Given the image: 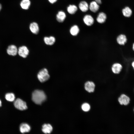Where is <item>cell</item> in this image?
<instances>
[{
	"label": "cell",
	"instance_id": "cell-1",
	"mask_svg": "<svg viewBox=\"0 0 134 134\" xmlns=\"http://www.w3.org/2000/svg\"><path fill=\"white\" fill-rule=\"evenodd\" d=\"M46 99V97L44 92L42 91L36 90L32 94V99L35 104L40 105Z\"/></svg>",
	"mask_w": 134,
	"mask_h": 134
},
{
	"label": "cell",
	"instance_id": "cell-2",
	"mask_svg": "<svg viewBox=\"0 0 134 134\" xmlns=\"http://www.w3.org/2000/svg\"><path fill=\"white\" fill-rule=\"evenodd\" d=\"M37 77L40 82L43 83L49 79L50 75L48 69L46 68H44L39 71L37 73Z\"/></svg>",
	"mask_w": 134,
	"mask_h": 134
},
{
	"label": "cell",
	"instance_id": "cell-3",
	"mask_svg": "<svg viewBox=\"0 0 134 134\" xmlns=\"http://www.w3.org/2000/svg\"><path fill=\"white\" fill-rule=\"evenodd\" d=\"M14 104L16 108L20 110H25L28 108L26 103L20 98L17 99L14 101Z\"/></svg>",
	"mask_w": 134,
	"mask_h": 134
},
{
	"label": "cell",
	"instance_id": "cell-4",
	"mask_svg": "<svg viewBox=\"0 0 134 134\" xmlns=\"http://www.w3.org/2000/svg\"><path fill=\"white\" fill-rule=\"evenodd\" d=\"M84 24L87 26H90L94 24L95 20L93 16L90 14H86L84 16L83 19Z\"/></svg>",
	"mask_w": 134,
	"mask_h": 134
},
{
	"label": "cell",
	"instance_id": "cell-5",
	"mask_svg": "<svg viewBox=\"0 0 134 134\" xmlns=\"http://www.w3.org/2000/svg\"><path fill=\"white\" fill-rule=\"evenodd\" d=\"M18 53L20 56L23 58H25L28 55L29 51L26 46H23L19 48Z\"/></svg>",
	"mask_w": 134,
	"mask_h": 134
},
{
	"label": "cell",
	"instance_id": "cell-6",
	"mask_svg": "<svg viewBox=\"0 0 134 134\" xmlns=\"http://www.w3.org/2000/svg\"><path fill=\"white\" fill-rule=\"evenodd\" d=\"M107 18V16L106 14L103 12H101L98 13L96 20L98 23L102 24L105 22Z\"/></svg>",
	"mask_w": 134,
	"mask_h": 134
},
{
	"label": "cell",
	"instance_id": "cell-7",
	"mask_svg": "<svg viewBox=\"0 0 134 134\" xmlns=\"http://www.w3.org/2000/svg\"><path fill=\"white\" fill-rule=\"evenodd\" d=\"M99 5L95 0L92 1L90 2L89 4V9L93 12L96 13L99 9Z\"/></svg>",
	"mask_w": 134,
	"mask_h": 134
},
{
	"label": "cell",
	"instance_id": "cell-8",
	"mask_svg": "<svg viewBox=\"0 0 134 134\" xmlns=\"http://www.w3.org/2000/svg\"><path fill=\"white\" fill-rule=\"evenodd\" d=\"M78 7L80 10L83 12L87 11L89 9V4L85 1H81L79 3Z\"/></svg>",
	"mask_w": 134,
	"mask_h": 134
},
{
	"label": "cell",
	"instance_id": "cell-9",
	"mask_svg": "<svg viewBox=\"0 0 134 134\" xmlns=\"http://www.w3.org/2000/svg\"><path fill=\"white\" fill-rule=\"evenodd\" d=\"M84 88L89 93L93 92L94 91L95 85L92 81H87L85 84Z\"/></svg>",
	"mask_w": 134,
	"mask_h": 134
},
{
	"label": "cell",
	"instance_id": "cell-10",
	"mask_svg": "<svg viewBox=\"0 0 134 134\" xmlns=\"http://www.w3.org/2000/svg\"><path fill=\"white\" fill-rule=\"evenodd\" d=\"M130 100L129 98L124 94L121 95L118 99V101L121 105H127L129 103Z\"/></svg>",
	"mask_w": 134,
	"mask_h": 134
},
{
	"label": "cell",
	"instance_id": "cell-11",
	"mask_svg": "<svg viewBox=\"0 0 134 134\" xmlns=\"http://www.w3.org/2000/svg\"><path fill=\"white\" fill-rule=\"evenodd\" d=\"M18 52V50L17 47L14 45H11L9 46L7 49V54L15 56L16 55Z\"/></svg>",
	"mask_w": 134,
	"mask_h": 134
},
{
	"label": "cell",
	"instance_id": "cell-12",
	"mask_svg": "<svg viewBox=\"0 0 134 134\" xmlns=\"http://www.w3.org/2000/svg\"><path fill=\"white\" fill-rule=\"evenodd\" d=\"M29 28L30 31L33 34H37L39 33V28L38 25L36 23L33 22L31 23Z\"/></svg>",
	"mask_w": 134,
	"mask_h": 134
},
{
	"label": "cell",
	"instance_id": "cell-13",
	"mask_svg": "<svg viewBox=\"0 0 134 134\" xmlns=\"http://www.w3.org/2000/svg\"><path fill=\"white\" fill-rule=\"evenodd\" d=\"M122 68V66L120 64L116 63L113 65L111 67V69L114 73L118 74L120 72Z\"/></svg>",
	"mask_w": 134,
	"mask_h": 134
},
{
	"label": "cell",
	"instance_id": "cell-14",
	"mask_svg": "<svg viewBox=\"0 0 134 134\" xmlns=\"http://www.w3.org/2000/svg\"><path fill=\"white\" fill-rule=\"evenodd\" d=\"M43 39L45 43L47 45L50 46L53 45L56 41L55 38L52 36H45L44 37Z\"/></svg>",
	"mask_w": 134,
	"mask_h": 134
},
{
	"label": "cell",
	"instance_id": "cell-15",
	"mask_svg": "<svg viewBox=\"0 0 134 134\" xmlns=\"http://www.w3.org/2000/svg\"><path fill=\"white\" fill-rule=\"evenodd\" d=\"M116 40L118 43L120 45H123L126 43L127 38L126 36L123 34L119 35L117 37Z\"/></svg>",
	"mask_w": 134,
	"mask_h": 134
},
{
	"label": "cell",
	"instance_id": "cell-16",
	"mask_svg": "<svg viewBox=\"0 0 134 134\" xmlns=\"http://www.w3.org/2000/svg\"><path fill=\"white\" fill-rule=\"evenodd\" d=\"M31 127L30 125L26 123L21 124L20 126V130L22 133L29 132L31 130Z\"/></svg>",
	"mask_w": 134,
	"mask_h": 134
},
{
	"label": "cell",
	"instance_id": "cell-17",
	"mask_svg": "<svg viewBox=\"0 0 134 134\" xmlns=\"http://www.w3.org/2000/svg\"><path fill=\"white\" fill-rule=\"evenodd\" d=\"M66 17L65 13L62 11L58 12L56 16V18L57 21L59 22H63Z\"/></svg>",
	"mask_w": 134,
	"mask_h": 134
},
{
	"label": "cell",
	"instance_id": "cell-18",
	"mask_svg": "<svg viewBox=\"0 0 134 134\" xmlns=\"http://www.w3.org/2000/svg\"><path fill=\"white\" fill-rule=\"evenodd\" d=\"M69 32L70 34L72 35L76 36L80 32V29L77 25H74L71 27Z\"/></svg>",
	"mask_w": 134,
	"mask_h": 134
},
{
	"label": "cell",
	"instance_id": "cell-19",
	"mask_svg": "<svg viewBox=\"0 0 134 134\" xmlns=\"http://www.w3.org/2000/svg\"><path fill=\"white\" fill-rule=\"evenodd\" d=\"M53 130V128L49 124H45L42 126V131L45 134H50Z\"/></svg>",
	"mask_w": 134,
	"mask_h": 134
},
{
	"label": "cell",
	"instance_id": "cell-20",
	"mask_svg": "<svg viewBox=\"0 0 134 134\" xmlns=\"http://www.w3.org/2000/svg\"><path fill=\"white\" fill-rule=\"evenodd\" d=\"M122 13L123 15L126 17H129L132 15V13L131 9L128 6H126L122 9Z\"/></svg>",
	"mask_w": 134,
	"mask_h": 134
},
{
	"label": "cell",
	"instance_id": "cell-21",
	"mask_svg": "<svg viewBox=\"0 0 134 134\" xmlns=\"http://www.w3.org/2000/svg\"><path fill=\"white\" fill-rule=\"evenodd\" d=\"M78 9V7L74 4L69 5L67 8V12L71 14H75L77 11Z\"/></svg>",
	"mask_w": 134,
	"mask_h": 134
},
{
	"label": "cell",
	"instance_id": "cell-22",
	"mask_svg": "<svg viewBox=\"0 0 134 134\" xmlns=\"http://www.w3.org/2000/svg\"><path fill=\"white\" fill-rule=\"evenodd\" d=\"M31 3L30 0H22L20 2V5L23 9L27 10L29 7Z\"/></svg>",
	"mask_w": 134,
	"mask_h": 134
},
{
	"label": "cell",
	"instance_id": "cell-23",
	"mask_svg": "<svg viewBox=\"0 0 134 134\" xmlns=\"http://www.w3.org/2000/svg\"><path fill=\"white\" fill-rule=\"evenodd\" d=\"M6 99L8 101L12 102L14 100L15 97L14 94L12 93L6 94L5 96Z\"/></svg>",
	"mask_w": 134,
	"mask_h": 134
},
{
	"label": "cell",
	"instance_id": "cell-24",
	"mask_svg": "<svg viewBox=\"0 0 134 134\" xmlns=\"http://www.w3.org/2000/svg\"><path fill=\"white\" fill-rule=\"evenodd\" d=\"M90 108L89 104L88 103H85L83 104L81 106V108L85 112H87L89 110Z\"/></svg>",
	"mask_w": 134,
	"mask_h": 134
},
{
	"label": "cell",
	"instance_id": "cell-25",
	"mask_svg": "<svg viewBox=\"0 0 134 134\" xmlns=\"http://www.w3.org/2000/svg\"><path fill=\"white\" fill-rule=\"evenodd\" d=\"M49 2L53 4L57 0H48Z\"/></svg>",
	"mask_w": 134,
	"mask_h": 134
},
{
	"label": "cell",
	"instance_id": "cell-26",
	"mask_svg": "<svg viewBox=\"0 0 134 134\" xmlns=\"http://www.w3.org/2000/svg\"><path fill=\"white\" fill-rule=\"evenodd\" d=\"M94 0L96 1L99 4H101L102 3L101 0Z\"/></svg>",
	"mask_w": 134,
	"mask_h": 134
},
{
	"label": "cell",
	"instance_id": "cell-27",
	"mask_svg": "<svg viewBox=\"0 0 134 134\" xmlns=\"http://www.w3.org/2000/svg\"><path fill=\"white\" fill-rule=\"evenodd\" d=\"M132 65L134 69V61L132 62Z\"/></svg>",
	"mask_w": 134,
	"mask_h": 134
},
{
	"label": "cell",
	"instance_id": "cell-28",
	"mask_svg": "<svg viewBox=\"0 0 134 134\" xmlns=\"http://www.w3.org/2000/svg\"><path fill=\"white\" fill-rule=\"evenodd\" d=\"M2 106V102L1 100H0V107L1 106Z\"/></svg>",
	"mask_w": 134,
	"mask_h": 134
},
{
	"label": "cell",
	"instance_id": "cell-29",
	"mask_svg": "<svg viewBox=\"0 0 134 134\" xmlns=\"http://www.w3.org/2000/svg\"><path fill=\"white\" fill-rule=\"evenodd\" d=\"M133 49L134 51V43L133 44Z\"/></svg>",
	"mask_w": 134,
	"mask_h": 134
},
{
	"label": "cell",
	"instance_id": "cell-30",
	"mask_svg": "<svg viewBox=\"0 0 134 134\" xmlns=\"http://www.w3.org/2000/svg\"><path fill=\"white\" fill-rule=\"evenodd\" d=\"M1 8V5L0 4V11Z\"/></svg>",
	"mask_w": 134,
	"mask_h": 134
},
{
	"label": "cell",
	"instance_id": "cell-31",
	"mask_svg": "<svg viewBox=\"0 0 134 134\" xmlns=\"http://www.w3.org/2000/svg\"></svg>",
	"mask_w": 134,
	"mask_h": 134
}]
</instances>
